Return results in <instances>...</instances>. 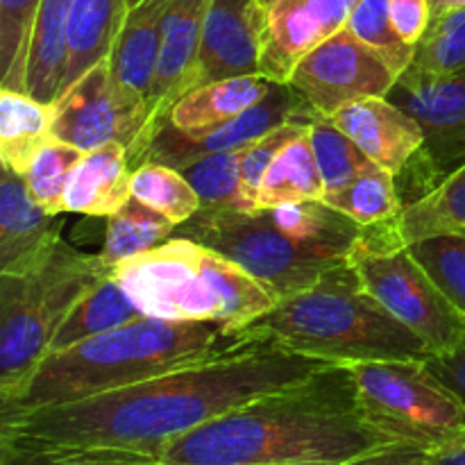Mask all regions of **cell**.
Here are the masks:
<instances>
[{
	"label": "cell",
	"mask_w": 465,
	"mask_h": 465,
	"mask_svg": "<svg viewBox=\"0 0 465 465\" xmlns=\"http://www.w3.org/2000/svg\"><path fill=\"white\" fill-rule=\"evenodd\" d=\"M327 204L339 209L348 218H352L361 227H377L386 223H395L404 212L402 195L398 191L393 173L377 166L375 162L345 189L336 193H327Z\"/></svg>",
	"instance_id": "obj_29"
},
{
	"label": "cell",
	"mask_w": 465,
	"mask_h": 465,
	"mask_svg": "<svg viewBox=\"0 0 465 465\" xmlns=\"http://www.w3.org/2000/svg\"><path fill=\"white\" fill-rule=\"evenodd\" d=\"M175 227V223L168 221L163 213L154 212L132 195L116 213L107 218L104 243L98 254L109 268H116L125 259L171 239Z\"/></svg>",
	"instance_id": "obj_28"
},
{
	"label": "cell",
	"mask_w": 465,
	"mask_h": 465,
	"mask_svg": "<svg viewBox=\"0 0 465 465\" xmlns=\"http://www.w3.org/2000/svg\"><path fill=\"white\" fill-rule=\"evenodd\" d=\"M254 465H343V463H330V461H304V463H254Z\"/></svg>",
	"instance_id": "obj_45"
},
{
	"label": "cell",
	"mask_w": 465,
	"mask_h": 465,
	"mask_svg": "<svg viewBox=\"0 0 465 465\" xmlns=\"http://www.w3.org/2000/svg\"><path fill=\"white\" fill-rule=\"evenodd\" d=\"M430 7L431 21H434V18L445 16V14L461 12V9H465V0H430Z\"/></svg>",
	"instance_id": "obj_44"
},
{
	"label": "cell",
	"mask_w": 465,
	"mask_h": 465,
	"mask_svg": "<svg viewBox=\"0 0 465 465\" xmlns=\"http://www.w3.org/2000/svg\"><path fill=\"white\" fill-rule=\"evenodd\" d=\"M53 116V104L0 86V166L25 175L36 154L54 139Z\"/></svg>",
	"instance_id": "obj_24"
},
{
	"label": "cell",
	"mask_w": 465,
	"mask_h": 465,
	"mask_svg": "<svg viewBox=\"0 0 465 465\" xmlns=\"http://www.w3.org/2000/svg\"><path fill=\"white\" fill-rule=\"evenodd\" d=\"M348 368L363 418L391 443L434 454L465 439L461 400L425 361H371Z\"/></svg>",
	"instance_id": "obj_8"
},
{
	"label": "cell",
	"mask_w": 465,
	"mask_h": 465,
	"mask_svg": "<svg viewBox=\"0 0 465 465\" xmlns=\"http://www.w3.org/2000/svg\"><path fill=\"white\" fill-rule=\"evenodd\" d=\"M73 0H41L27 54L25 94L54 104L68 66V21Z\"/></svg>",
	"instance_id": "obj_22"
},
{
	"label": "cell",
	"mask_w": 465,
	"mask_h": 465,
	"mask_svg": "<svg viewBox=\"0 0 465 465\" xmlns=\"http://www.w3.org/2000/svg\"><path fill=\"white\" fill-rule=\"evenodd\" d=\"M430 465H465V439L452 448L430 454Z\"/></svg>",
	"instance_id": "obj_43"
},
{
	"label": "cell",
	"mask_w": 465,
	"mask_h": 465,
	"mask_svg": "<svg viewBox=\"0 0 465 465\" xmlns=\"http://www.w3.org/2000/svg\"><path fill=\"white\" fill-rule=\"evenodd\" d=\"M130 7V0H73L68 21V66L62 94L95 64L109 57Z\"/></svg>",
	"instance_id": "obj_23"
},
{
	"label": "cell",
	"mask_w": 465,
	"mask_h": 465,
	"mask_svg": "<svg viewBox=\"0 0 465 465\" xmlns=\"http://www.w3.org/2000/svg\"><path fill=\"white\" fill-rule=\"evenodd\" d=\"M359 0H262L259 75L289 82L300 59L348 25Z\"/></svg>",
	"instance_id": "obj_14"
},
{
	"label": "cell",
	"mask_w": 465,
	"mask_h": 465,
	"mask_svg": "<svg viewBox=\"0 0 465 465\" xmlns=\"http://www.w3.org/2000/svg\"><path fill=\"white\" fill-rule=\"evenodd\" d=\"M82 157H84V153L80 148L53 139L36 154L32 166L23 175L32 200L48 213H53V216H64L66 213L64 200H66L68 182H71Z\"/></svg>",
	"instance_id": "obj_35"
},
{
	"label": "cell",
	"mask_w": 465,
	"mask_h": 465,
	"mask_svg": "<svg viewBox=\"0 0 465 465\" xmlns=\"http://www.w3.org/2000/svg\"><path fill=\"white\" fill-rule=\"evenodd\" d=\"M334 363L254 336L241 348L94 398L0 420V443L30 450H112L159 459L173 440L245 402Z\"/></svg>",
	"instance_id": "obj_1"
},
{
	"label": "cell",
	"mask_w": 465,
	"mask_h": 465,
	"mask_svg": "<svg viewBox=\"0 0 465 465\" xmlns=\"http://www.w3.org/2000/svg\"><path fill=\"white\" fill-rule=\"evenodd\" d=\"M252 339L254 334H232L218 322H180L148 316L62 352H50L23 393L9 404H0V420L123 389L232 352Z\"/></svg>",
	"instance_id": "obj_4"
},
{
	"label": "cell",
	"mask_w": 465,
	"mask_h": 465,
	"mask_svg": "<svg viewBox=\"0 0 465 465\" xmlns=\"http://www.w3.org/2000/svg\"><path fill=\"white\" fill-rule=\"evenodd\" d=\"M345 27L366 48L380 54L398 77L413 64L416 45H409L398 35V30L393 25V18H391L389 0H359Z\"/></svg>",
	"instance_id": "obj_34"
},
{
	"label": "cell",
	"mask_w": 465,
	"mask_h": 465,
	"mask_svg": "<svg viewBox=\"0 0 465 465\" xmlns=\"http://www.w3.org/2000/svg\"><path fill=\"white\" fill-rule=\"evenodd\" d=\"M389 9L398 35L409 45H418L431 23L430 0H389Z\"/></svg>",
	"instance_id": "obj_40"
},
{
	"label": "cell",
	"mask_w": 465,
	"mask_h": 465,
	"mask_svg": "<svg viewBox=\"0 0 465 465\" xmlns=\"http://www.w3.org/2000/svg\"><path fill=\"white\" fill-rule=\"evenodd\" d=\"M209 5L212 0H171L168 5L163 18L162 54H159L153 89L148 94L153 139L166 125L177 100L191 91Z\"/></svg>",
	"instance_id": "obj_17"
},
{
	"label": "cell",
	"mask_w": 465,
	"mask_h": 465,
	"mask_svg": "<svg viewBox=\"0 0 465 465\" xmlns=\"http://www.w3.org/2000/svg\"><path fill=\"white\" fill-rule=\"evenodd\" d=\"M112 271L100 254H82L62 241L35 271L0 275V404L23 393L68 312Z\"/></svg>",
	"instance_id": "obj_7"
},
{
	"label": "cell",
	"mask_w": 465,
	"mask_h": 465,
	"mask_svg": "<svg viewBox=\"0 0 465 465\" xmlns=\"http://www.w3.org/2000/svg\"><path fill=\"white\" fill-rule=\"evenodd\" d=\"M331 121L361 148L371 162L393 173L395 177L411 163L425 143V134L416 118L389 98L359 100L336 112Z\"/></svg>",
	"instance_id": "obj_18"
},
{
	"label": "cell",
	"mask_w": 465,
	"mask_h": 465,
	"mask_svg": "<svg viewBox=\"0 0 465 465\" xmlns=\"http://www.w3.org/2000/svg\"><path fill=\"white\" fill-rule=\"evenodd\" d=\"M343 465H430V454L411 448V445L391 443L368 454H361V457Z\"/></svg>",
	"instance_id": "obj_42"
},
{
	"label": "cell",
	"mask_w": 465,
	"mask_h": 465,
	"mask_svg": "<svg viewBox=\"0 0 465 465\" xmlns=\"http://www.w3.org/2000/svg\"><path fill=\"white\" fill-rule=\"evenodd\" d=\"M182 175L193 186L204 209H257L248 200L241 182V150H227L198 159L191 166L182 168Z\"/></svg>",
	"instance_id": "obj_31"
},
{
	"label": "cell",
	"mask_w": 465,
	"mask_h": 465,
	"mask_svg": "<svg viewBox=\"0 0 465 465\" xmlns=\"http://www.w3.org/2000/svg\"><path fill=\"white\" fill-rule=\"evenodd\" d=\"M325 198V182L313 154L309 132L280 150L257 191V207L309 203Z\"/></svg>",
	"instance_id": "obj_26"
},
{
	"label": "cell",
	"mask_w": 465,
	"mask_h": 465,
	"mask_svg": "<svg viewBox=\"0 0 465 465\" xmlns=\"http://www.w3.org/2000/svg\"><path fill=\"white\" fill-rule=\"evenodd\" d=\"M0 465H162L159 459L112 450H30L0 443Z\"/></svg>",
	"instance_id": "obj_38"
},
{
	"label": "cell",
	"mask_w": 465,
	"mask_h": 465,
	"mask_svg": "<svg viewBox=\"0 0 465 465\" xmlns=\"http://www.w3.org/2000/svg\"><path fill=\"white\" fill-rule=\"evenodd\" d=\"M262 25V0H212L191 89L209 82L259 75Z\"/></svg>",
	"instance_id": "obj_15"
},
{
	"label": "cell",
	"mask_w": 465,
	"mask_h": 465,
	"mask_svg": "<svg viewBox=\"0 0 465 465\" xmlns=\"http://www.w3.org/2000/svg\"><path fill=\"white\" fill-rule=\"evenodd\" d=\"M384 445L359 409L350 368L327 366L173 440L159 463H348Z\"/></svg>",
	"instance_id": "obj_2"
},
{
	"label": "cell",
	"mask_w": 465,
	"mask_h": 465,
	"mask_svg": "<svg viewBox=\"0 0 465 465\" xmlns=\"http://www.w3.org/2000/svg\"><path fill=\"white\" fill-rule=\"evenodd\" d=\"M53 136L82 153L107 143L127 148L132 171H136L153 139V116L148 100L118 84L109 57L86 71L53 104Z\"/></svg>",
	"instance_id": "obj_11"
},
{
	"label": "cell",
	"mask_w": 465,
	"mask_h": 465,
	"mask_svg": "<svg viewBox=\"0 0 465 465\" xmlns=\"http://www.w3.org/2000/svg\"><path fill=\"white\" fill-rule=\"evenodd\" d=\"M313 118H295V121H289L284 125L271 130L266 136L254 141V143L241 148V182H243L245 195H248V200L254 207H257L259 184H262L272 159L280 154V150L284 145H289L291 141H295L304 132H309V125L313 123Z\"/></svg>",
	"instance_id": "obj_39"
},
{
	"label": "cell",
	"mask_w": 465,
	"mask_h": 465,
	"mask_svg": "<svg viewBox=\"0 0 465 465\" xmlns=\"http://www.w3.org/2000/svg\"><path fill=\"white\" fill-rule=\"evenodd\" d=\"M411 66L427 73H452L465 68V9L434 18L418 41Z\"/></svg>",
	"instance_id": "obj_37"
},
{
	"label": "cell",
	"mask_w": 465,
	"mask_h": 465,
	"mask_svg": "<svg viewBox=\"0 0 465 465\" xmlns=\"http://www.w3.org/2000/svg\"><path fill=\"white\" fill-rule=\"evenodd\" d=\"M271 86L272 82L263 75L232 77L195 86L177 100L168 123L186 134H209L254 107Z\"/></svg>",
	"instance_id": "obj_21"
},
{
	"label": "cell",
	"mask_w": 465,
	"mask_h": 465,
	"mask_svg": "<svg viewBox=\"0 0 465 465\" xmlns=\"http://www.w3.org/2000/svg\"><path fill=\"white\" fill-rule=\"evenodd\" d=\"M425 363L465 407V339L457 350L445 354H431L430 359H425Z\"/></svg>",
	"instance_id": "obj_41"
},
{
	"label": "cell",
	"mask_w": 465,
	"mask_h": 465,
	"mask_svg": "<svg viewBox=\"0 0 465 465\" xmlns=\"http://www.w3.org/2000/svg\"><path fill=\"white\" fill-rule=\"evenodd\" d=\"M445 298L465 316V234H434L407 245Z\"/></svg>",
	"instance_id": "obj_36"
},
{
	"label": "cell",
	"mask_w": 465,
	"mask_h": 465,
	"mask_svg": "<svg viewBox=\"0 0 465 465\" xmlns=\"http://www.w3.org/2000/svg\"><path fill=\"white\" fill-rule=\"evenodd\" d=\"M313 116H318V114L304 103L302 95L289 82H272L271 91L254 107L236 116L227 125L209 132V134H186L166 121V125L154 134V139L145 148L141 163H162V166L182 171V168L191 166V163L209 157V154L245 148V145L266 136L271 130L295 121V118Z\"/></svg>",
	"instance_id": "obj_13"
},
{
	"label": "cell",
	"mask_w": 465,
	"mask_h": 465,
	"mask_svg": "<svg viewBox=\"0 0 465 465\" xmlns=\"http://www.w3.org/2000/svg\"><path fill=\"white\" fill-rule=\"evenodd\" d=\"M134 3H139V0H130V5H134Z\"/></svg>",
	"instance_id": "obj_46"
},
{
	"label": "cell",
	"mask_w": 465,
	"mask_h": 465,
	"mask_svg": "<svg viewBox=\"0 0 465 465\" xmlns=\"http://www.w3.org/2000/svg\"><path fill=\"white\" fill-rule=\"evenodd\" d=\"M395 80L389 64L343 27L300 59L289 84L318 116L331 118L359 100L386 98Z\"/></svg>",
	"instance_id": "obj_12"
},
{
	"label": "cell",
	"mask_w": 465,
	"mask_h": 465,
	"mask_svg": "<svg viewBox=\"0 0 465 465\" xmlns=\"http://www.w3.org/2000/svg\"><path fill=\"white\" fill-rule=\"evenodd\" d=\"M62 216L32 200L25 177L0 171V275H25L62 243Z\"/></svg>",
	"instance_id": "obj_16"
},
{
	"label": "cell",
	"mask_w": 465,
	"mask_h": 465,
	"mask_svg": "<svg viewBox=\"0 0 465 465\" xmlns=\"http://www.w3.org/2000/svg\"><path fill=\"white\" fill-rule=\"evenodd\" d=\"M132 166L123 143L84 153L66 189V213L109 218L132 198Z\"/></svg>",
	"instance_id": "obj_20"
},
{
	"label": "cell",
	"mask_w": 465,
	"mask_h": 465,
	"mask_svg": "<svg viewBox=\"0 0 465 465\" xmlns=\"http://www.w3.org/2000/svg\"><path fill=\"white\" fill-rule=\"evenodd\" d=\"M309 139H312L313 154H316L318 168L325 182V195L352 184L372 163L361 153V148L334 125L331 118H313L309 125Z\"/></svg>",
	"instance_id": "obj_32"
},
{
	"label": "cell",
	"mask_w": 465,
	"mask_h": 465,
	"mask_svg": "<svg viewBox=\"0 0 465 465\" xmlns=\"http://www.w3.org/2000/svg\"><path fill=\"white\" fill-rule=\"evenodd\" d=\"M41 0H0V86L25 89L27 54Z\"/></svg>",
	"instance_id": "obj_33"
},
{
	"label": "cell",
	"mask_w": 465,
	"mask_h": 465,
	"mask_svg": "<svg viewBox=\"0 0 465 465\" xmlns=\"http://www.w3.org/2000/svg\"><path fill=\"white\" fill-rule=\"evenodd\" d=\"M168 5L171 0H139L132 5L109 53L114 80L145 100L159 66Z\"/></svg>",
	"instance_id": "obj_19"
},
{
	"label": "cell",
	"mask_w": 465,
	"mask_h": 465,
	"mask_svg": "<svg viewBox=\"0 0 465 465\" xmlns=\"http://www.w3.org/2000/svg\"><path fill=\"white\" fill-rule=\"evenodd\" d=\"M132 195L182 225L200 212V198L182 171L162 163H141L132 173Z\"/></svg>",
	"instance_id": "obj_30"
},
{
	"label": "cell",
	"mask_w": 465,
	"mask_h": 465,
	"mask_svg": "<svg viewBox=\"0 0 465 465\" xmlns=\"http://www.w3.org/2000/svg\"><path fill=\"white\" fill-rule=\"evenodd\" d=\"M136 307L162 321L218 322L239 334L277 304L250 272L186 236L134 254L114 268Z\"/></svg>",
	"instance_id": "obj_6"
},
{
	"label": "cell",
	"mask_w": 465,
	"mask_h": 465,
	"mask_svg": "<svg viewBox=\"0 0 465 465\" xmlns=\"http://www.w3.org/2000/svg\"><path fill=\"white\" fill-rule=\"evenodd\" d=\"M243 331L334 366L431 357L420 336L363 289L350 263L322 275L312 289L277 302Z\"/></svg>",
	"instance_id": "obj_5"
},
{
	"label": "cell",
	"mask_w": 465,
	"mask_h": 465,
	"mask_svg": "<svg viewBox=\"0 0 465 465\" xmlns=\"http://www.w3.org/2000/svg\"><path fill=\"white\" fill-rule=\"evenodd\" d=\"M143 318L148 316L136 307L134 300L127 295V291L123 289L112 271L98 284L91 286L77 300L75 307L68 312V316L64 318L57 334H54L50 352H62V350L73 348L82 341L107 334V331L132 325V322L143 321Z\"/></svg>",
	"instance_id": "obj_25"
},
{
	"label": "cell",
	"mask_w": 465,
	"mask_h": 465,
	"mask_svg": "<svg viewBox=\"0 0 465 465\" xmlns=\"http://www.w3.org/2000/svg\"><path fill=\"white\" fill-rule=\"evenodd\" d=\"M398 232L404 245L434 234H465V163L434 191L404 207Z\"/></svg>",
	"instance_id": "obj_27"
},
{
	"label": "cell",
	"mask_w": 465,
	"mask_h": 465,
	"mask_svg": "<svg viewBox=\"0 0 465 465\" xmlns=\"http://www.w3.org/2000/svg\"><path fill=\"white\" fill-rule=\"evenodd\" d=\"M422 127L425 143L395 180L402 203H416L465 163V68L427 73L409 66L386 95ZM404 204V207H407Z\"/></svg>",
	"instance_id": "obj_10"
},
{
	"label": "cell",
	"mask_w": 465,
	"mask_h": 465,
	"mask_svg": "<svg viewBox=\"0 0 465 465\" xmlns=\"http://www.w3.org/2000/svg\"><path fill=\"white\" fill-rule=\"evenodd\" d=\"M350 266L363 289L420 336L431 354L452 352L465 339V316L445 298L430 272L411 257L398 232V221L366 227Z\"/></svg>",
	"instance_id": "obj_9"
},
{
	"label": "cell",
	"mask_w": 465,
	"mask_h": 465,
	"mask_svg": "<svg viewBox=\"0 0 465 465\" xmlns=\"http://www.w3.org/2000/svg\"><path fill=\"white\" fill-rule=\"evenodd\" d=\"M177 230L234 262L282 302L350 263L366 227L325 200H309L250 212L203 207Z\"/></svg>",
	"instance_id": "obj_3"
}]
</instances>
